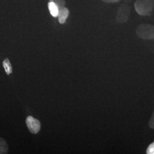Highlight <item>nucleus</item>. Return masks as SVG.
I'll use <instances>...</instances> for the list:
<instances>
[{
	"label": "nucleus",
	"instance_id": "nucleus-14",
	"mask_svg": "<svg viewBox=\"0 0 154 154\" xmlns=\"http://www.w3.org/2000/svg\"><path fill=\"white\" fill-rule=\"evenodd\" d=\"M50 1H53L54 0H49Z\"/></svg>",
	"mask_w": 154,
	"mask_h": 154
},
{
	"label": "nucleus",
	"instance_id": "nucleus-5",
	"mask_svg": "<svg viewBox=\"0 0 154 154\" xmlns=\"http://www.w3.org/2000/svg\"><path fill=\"white\" fill-rule=\"evenodd\" d=\"M69 15V9L66 8V7L59 11L58 15V19L59 22L61 24L65 23Z\"/></svg>",
	"mask_w": 154,
	"mask_h": 154
},
{
	"label": "nucleus",
	"instance_id": "nucleus-7",
	"mask_svg": "<svg viewBox=\"0 0 154 154\" xmlns=\"http://www.w3.org/2000/svg\"><path fill=\"white\" fill-rule=\"evenodd\" d=\"M8 152V146L5 140L0 137V154H7Z\"/></svg>",
	"mask_w": 154,
	"mask_h": 154
},
{
	"label": "nucleus",
	"instance_id": "nucleus-13",
	"mask_svg": "<svg viewBox=\"0 0 154 154\" xmlns=\"http://www.w3.org/2000/svg\"><path fill=\"white\" fill-rule=\"evenodd\" d=\"M132 1V0H124V1L126 2V3H130V2H131Z\"/></svg>",
	"mask_w": 154,
	"mask_h": 154
},
{
	"label": "nucleus",
	"instance_id": "nucleus-11",
	"mask_svg": "<svg viewBox=\"0 0 154 154\" xmlns=\"http://www.w3.org/2000/svg\"><path fill=\"white\" fill-rule=\"evenodd\" d=\"M149 125L151 128L154 129V111L149 121Z\"/></svg>",
	"mask_w": 154,
	"mask_h": 154
},
{
	"label": "nucleus",
	"instance_id": "nucleus-9",
	"mask_svg": "<svg viewBox=\"0 0 154 154\" xmlns=\"http://www.w3.org/2000/svg\"><path fill=\"white\" fill-rule=\"evenodd\" d=\"M53 1L58 7L59 11L65 8V0H54Z\"/></svg>",
	"mask_w": 154,
	"mask_h": 154
},
{
	"label": "nucleus",
	"instance_id": "nucleus-2",
	"mask_svg": "<svg viewBox=\"0 0 154 154\" xmlns=\"http://www.w3.org/2000/svg\"><path fill=\"white\" fill-rule=\"evenodd\" d=\"M137 34L140 38L154 39V26L150 24L143 23L137 29Z\"/></svg>",
	"mask_w": 154,
	"mask_h": 154
},
{
	"label": "nucleus",
	"instance_id": "nucleus-12",
	"mask_svg": "<svg viewBox=\"0 0 154 154\" xmlns=\"http://www.w3.org/2000/svg\"><path fill=\"white\" fill-rule=\"evenodd\" d=\"M120 0H102L104 2L106 3H116L119 2Z\"/></svg>",
	"mask_w": 154,
	"mask_h": 154
},
{
	"label": "nucleus",
	"instance_id": "nucleus-4",
	"mask_svg": "<svg viewBox=\"0 0 154 154\" xmlns=\"http://www.w3.org/2000/svg\"><path fill=\"white\" fill-rule=\"evenodd\" d=\"M26 123L30 132L33 134H36L41 129V123L38 119L29 116L26 119Z\"/></svg>",
	"mask_w": 154,
	"mask_h": 154
},
{
	"label": "nucleus",
	"instance_id": "nucleus-6",
	"mask_svg": "<svg viewBox=\"0 0 154 154\" xmlns=\"http://www.w3.org/2000/svg\"><path fill=\"white\" fill-rule=\"evenodd\" d=\"M48 8L51 15L54 17H57L58 15L59 9L54 1H50L48 3Z\"/></svg>",
	"mask_w": 154,
	"mask_h": 154
},
{
	"label": "nucleus",
	"instance_id": "nucleus-3",
	"mask_svg": "<svg viewBox=\"0 0 154 154\" xmlns=\"http://www.w3.org/2000/svg\"><path fill=\"white\" fill-rule=\"evenodd\" d=\"M131 11V7L127 4H122L118 8L116 15V21L118 23H123L126 22Z\"/></svg>",
	"mask_w": 154,
	"mask_h": 154
},
{
	"label": "nucleus",
	"instance_id": "nucleus-10",
	"mask_svg": "<svg viewBox=\"0 0 154 154\" xmlns=\"http://www.w3.org/2000/svg\"><path fill=\"white\" fill-rule=\"evenodd\" d=\"M146 153L147 154H154V142L149 145L146 150Z\"/></svg>",
	"mask_w": 154,
	"mask_h": 154
},
{
	"label": "nucleus",
	"instance_id": "nucleus-1",
	"mask_svg": "<svg viewBox=\"0 0 154 154\" xmlns=\"http://www.w3.org/2000/svg\"><path fill=\"white\" fill-rule=\"evenodd\" d=\"M154 0H137L134 8L137 13L140 16H149L153 11Z\"/></svg>",
	"mask_w": 154,
	"mask_h": 154
},
{
	"label": "nucleus",
	"instance_id": "nucleus-8",
	"mask_svg": "<svg viewBox=\"0 0 154 154\" xmlns=\"http://www.w3.org/2000/svg\"><path fill=\"white\" fill-rule=\"evenodd\" d=\"M3 67L5 70V72L8 75L11 74L12 72V67L11 63L8 58H6L2 62Z\"/></svg>",
	"mask_w": 154,
	"mask_h": 154
}]
</instances>
